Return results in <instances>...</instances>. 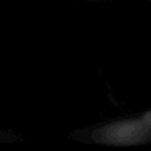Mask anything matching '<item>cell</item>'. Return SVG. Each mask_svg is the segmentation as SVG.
Listing matches in <instances>:
<instances>
[{
  "instance_id": "obj_1",
  "label": "cell",
  "mask_w": 151,
  "mask_h": 151,
  "mask_svg": "<svg viewBox=\"0 0 151 151\" xmlns=\"http://www.w3.org/2000/svg\"><path fill=\"white\" fill-rule=\"evenodd\" d=\"M96 143L107 145H134L151 140V112L142 117L101 125L92 132Z\"/></svg>"
}]
</instances>
